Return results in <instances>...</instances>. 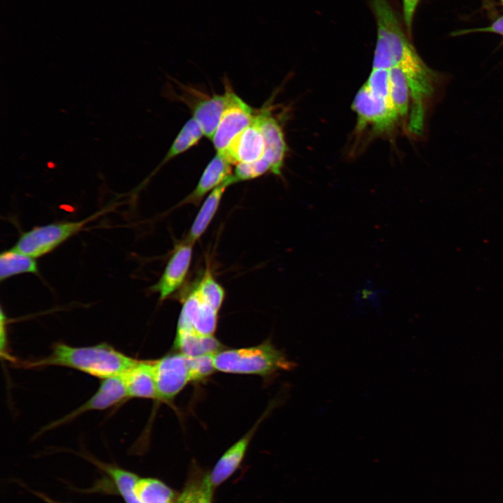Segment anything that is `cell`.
<instances>
[{"label": "cell", "instance_id": "1", "mask_svg": "<svg viewBox=\"0 0 503 503\" xmlns=\"http://www.w3.org/2000/svg\"><path fill=\"white\" fill-rule=\"evenodd\" d=\"M136 360L106 343L75 347L59 342L52 346L48 356L16 365L29 369L66 367L104 379L124 374Z\"/></svg>", "mask_w": 503, "mask_h": 503}, {"label": "cell", "instance_id": "2", "mask_svg": "<svg viewBox=\"0 0 503 503\" xmlns=\"http://www.w3.org/2000/svg\"><path fill=\"white\" fill-rule=\"evenodd\" d=\"M213 359L216 370L234 374L268 376L296 366L270 341L252 347L219 351Z\"/></svg>", "mask_w": 503, "mask_h": 503}, {"label": "cell", "instance_id": "3", "mask_svg": "<svg viewBox=\"0 0 503 503\" xmlns=\"http://www.w3.org/2000/svg\"><path fill=\"white\" fill-rule=\"evenodd\" d=\"M100 214L101 212H96L79 221L54 222L36 226L22 233L13 248L35 258L42 256L78 233Z\"/></svg>", "mask_w": 503, "mask_h": 503}, {"label": "cell", "instance_id": "4", "mask_svg": "<svg viewBox=\"0 0 503 503\" xmlns=\"http://www.w3.org/2000/svg\"><path fill=\"white\" fill-rule=\"evenodd\" d=\"M227 102L211 139L217 153H223L231 141L253 121L256 113L239 96L226 88Z\"/></svg>", "mask_w": 503, "mask_h": 503}, {"label": "cell", "instance_id": "5", "mask_svg": "<svg viewBox=\"0 0 503 503\" xmlns=\"http://www.w3.org/2000/svg\"><path fill=\"white\" fill-rule=\"evenodd\" d=\"M158 400L168 401L191 381L189 356L180 353L153 360Z\"/></svg>", "mask_w": 503, "mask_h": 503}, {"label": "cell", "instance_id": "6", "mask_svg": "<svg viewBox=\"0 0 503 503\" xmlns=\"http://www.w3.org/2000/svg\"><path fill=\"white\" fill-rule=\"evenodd\" d=\"M129 399L124 374L101 379L96 393L82 405L47 425L41 430L45 432L62 425L87 411L103 410Z\"/></svg>", "mask_w": 503, "mask_h": 503}, {"label": "cell", "instance_id": "7", "mask_svg": "<svg viewBox=\"0 0 503 503\" xmlns=\"http://www.w3.org/2000/svg\"><path fill=\"white\" fill-rule=\"evenodd\" d=\"M193 245L186 238L176 245L161 277L151 287L152 291L159 293L160 300L168 298L184 282L191 265Z\"/></svg>", "mask_w": 503, "mask_h": 503}, {"label": "cell", "instance_id": "8", "mask_svg": "<svg viewBox=\"0 0 503 503\" xmlns=\"http://www.w3.org/2000/svg\"><path fill=\"white\" fill-rule=\"evenodd\" d=\"M265 148L260 113L257 112L252 123L235 137L221 154L231 164L236 165L240 163L252 162L260 159L264 154Z\"/></svg>", "mask_w": 503, "mask_h": 503}, {"label": "cell", "instance_id": "9", "mask_svg": "<svg viewBox=\"0 0 503 503\" xmlns=\"http://www.w3.org/2000/svg\"><path fill=\"white\" fill-rule=\"evenodd\" d=\"M259 113L265 145L262 156L271 164L272 173L280 175L287 152L284 133L279 121L269 111Z\"/></svg>", "mask_w": 503, "mask_h": 503}, {"label": "cell", "instance_id": "10", "mask_svg": "<svg viewBox=\"0 0 503 503\" xmlns=\"http://www.w3.org/2000/svg\"><path fill=\"white\" fill-rule=\"evenodd\" d=\"M179 318L198 333L212 336L217 328L218 311L203 300L194 289L185 298Z\"/></svg>", "mask_w": 503, "mask_h": 503}, {"label": "cell", "instance_id": "11", "mask_svg": "<svg viewBox=\"0 0 503 503\" xmlns=\"http://www.w3.org/2000/svg\"><path fill=\"white\" fill-rule=\"evenodd\" d=\"M128 398L158 400L153 360H138L124 374Z\"/></svg>", "mask_w": 503, "mask_h": 503}, {"label": "cell", "instance_id": "12", "mask_svg": "<svg viewBox=\"0 0 503 503\" xmlns=\"http://www.w3.org/2000/svg\"><path fill=\"white\" fill-rule=\"evenodd\" d=\"M175 345L180 353L190 357L216 353L222 348L213 335H202L181 320H178Z\"/></svg>", "mask_w": 503, "mask_h": 503}, {"label": "cell", "instance_id": "13", "mask_svg": "<svg viewBox=\"0 0 503 503\" xmlns=\"http://www.w3.org/2000/svg\"><path fill=\"white\" fill-rule=\"evenodd\" d=\"M231 165L222 154L217 153L205 168L196 188L183 203H198L207 193L232 175Z\"/></svg>", "mask_w": 503, "mask_h": 503}, {"label": "cell", "instance_id": "14", "mask_svg": "<svg viewBox=\"0 0 503 503\" xmlns=\"http://www.w3.org/2000/svg\"><path fill=\"white\" fill-rule=\"evenodd\" d=\"M80 455L110 478L116 492L122 497L125 503H141L135 493V486L140 478L137 474L117 465L99 460L87 453H82Z\"/></svg>", "mask_w": 503, "mask_h": 503}, {"label": "cell", "instance_id": "15", "mask_svg": "<svg viewBox=\"0 0 503 503\" xmlns=\"http://www.w3.org/2000/svg\"><path fill=\"white\" fill-rule=\"evenodd\" d=\"M256 427V425L231 446L217 461L210 474V479L214 488L226 481L239 467Z\"/></svg>", "mask_w": 503, "mask_h": 503}, {"label": "cell", "instance_id": "16", "mask_svg": "<svg viewBox=\"0 0 503 503\" xmlns=\"http://www.w3.org/2000/svg\"><path fill=\"white\" fill-rule=\"evenodd\" d=\"M236 182L237 181L232 174L223 183L210 192L192 223L186 238L187 240L194 243L199 240L214 217L226 189L231 184Z\"/></svg>", "mask_w": 503, "mask_h": 503}, {"label": "cell", "instance_id": "17", "mask_svg": "<svg viewBox=\"0 0 503 503\" xmlns=\"http://www.w3.org/2000/svg\"><path fill=\"white\" fill-rule=\"evenodd\" d=\"M227 102L226 94H215L197 102L193 107V118L200 125L203 135L212 139Z\"/></svg>", "mask_w": 503, "mask_h": 503}, {"label": "cell", "instance_id": "18", "mask_svg": "<svg viewBox=\"0 0 503 503\" xmlns=\"http://www.w3.org/2000/svg\"><path fill=\"white\" fill-rule=\"evenodd\" d=\"M24 273H38V268L35 258L13 248L3 251L1 253V282L15 275Z\"/></svg>", "mask_w": 503, "mask_h": 503}, {"label": "cell", "instance_id": "19", "mask_svg": "<svg viewBox=\"0 0 503 503\" xmlns=\"http://www.w3.org/2000/svg\"><path fill=\"white\" fill-rule=\"evenodd\" d=\"M135 493L141 503H177V500L170 488L154 478H139Z\"/></svg>", "mask_w": 503, "mask_h": 503}, {"label": "cell", "instance_id": "20", "mask_svg": "<svg viewBox=\"0 0 503 503\" xmlns=\"http://www.w3.org/2000/svg\"><path fill=\"white\" fill-rule=\"evenodd\" d=\"M213 488L210 474L196 475L187 482L177 503H212Z\"/></svg>", "mask_w": 503, "mask_h": 503}, {"label": "cell", "instance_id": "21", "mask_svg": "<svg viewBox=\"0 0 503 503\" xmlns=\"http://www.w3.org/2000/svg\"><path fill=\"white\" fill-rule=\"evenodd\" d=\"M194 289L203 300L219 312L224 300L225 291L214 278L209 268Z\"/></svg>", "mask_w": 503, "mask_h": 503}, {"label": "cell", "instance_id": "22", "mask_svg": "<svg viewBox=\"0 0 503 503\" xmlns=\"http://www.w3.org/2000/svg\"><path fill=\"white\" fill-rule=\"evenodd\" d=\"M268 172L272 173L271 164L263 156H261L252 162L236 164L233 175L238 182L255 179Z\"/></svg>", "mask_w": 503, "mask_h": 503}, {"label": "cell", "instance_id": "23", "mask_svg": "<svg viewBox=\"0 0 503 503\" xmlns=\"http://www.w3.org/2000/svg\"><path fill=\"white\" fill-rule=\"evenodd\" d=\"M214 354H205L196 357L189 356L191 381L205 379L216 370L214 365Z\"/></svg>", "mask_w": 503, "mask_h": 503}, {"label": "cell", "instance_id": "24", "mask_svg": "<svg viewBox=\"0 0 503 503\" xmlns=\"http://www.w3.org/2000/svg\"><path fill=\"white\" fill-rule=\"evenodd\" d=\"M403 18L407 34H411L412 22L416 9L421 0H402Z\"/></svg>", "mask_w": 503, "mask_h": 503}, {"label": "cell", "instance_id": "25", "mask_svg": "<svg viewBox=\"0 0 503 503\" xmlns=\"http://www.w3.org/2000/svg\"><path fill=\"white\" fill-rule=\"evenodd\" d=\"M492 32L503 36V16L496 20L492 24L487 27L478 28L470 30H462L458 31L456 34H464L469 32Z\"/></svg>", "mask_w": 503, "mask_h": 503}, {"label": "cell", "instance_id": "26", "mask_svg": "<svg viewBox=\"0 0 503 503\" xmlns=\"http://www.w3.org/2000/svg\"><path fill=\"white\" fill-rule=\"evenodd\" d=\"M34 495H36L37 497H38L40 499H41L43 501H44L45 503H66L59 502L57 500H54L48 496L47 495L41 493V492H36V491H31Z\"/></svg>", "mask_w": 503, "mask_h": 503}, {"label": "cell", "instance_id": "27", "mask_svg": "<svg viewBox=\"0 0 503 503\" xmlns=\"http://www.w3.org/2000/svg\"><path fill=\"white\" fill-rule=\"evenodd\" d=\"M501 1H502V3H503V0H501Z\"/></svg>", "mask_w": 503, "mask_h": 503}]
</instances>
